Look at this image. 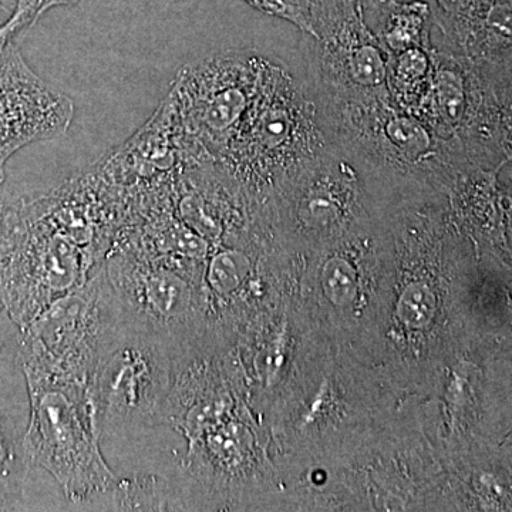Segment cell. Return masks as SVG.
Segmentation results:
<instances>
[{"label": "cell", "mask_w": 512, "mask_h": 512, "mask_svg": "<svg viewBox=\"0 0 512 512\" xmlns=\"http://www.w3.org/2000/svg\"><path fill=\"white\" fill-rule=\"evenodd\" d=\"M23 369L30 394L26 441L32 468L49 473L70 505L90 510L119 476L101 453L89 380Z\"/></svg>", "instance_id": "5b68a950"}, {"label": "cell", "mask_w": 512, "mask_h": 512, "mask_svg": "<svg viewBox=\"0 0 512 512\" xmlns=\"http://www.w3.org/2000/svg\"><path fill=\"white\" fill-rule=\"evenodd\" d=\"M80 0H39L40 13H45L47 10L56 8V6H67L79 3Z\"/></svg>", "instance_id": "ac0fdd59"}, {"label": "cell", "mask_w": 512, "mask_h": 512, "mask_svg": "<svg viewBox=\"0 0 512 512\" xmlns=\"http://www.w3.org/2000/svg\"><path fill=\"white\" fill-rule=\"evenodd\" d=\"M25 194L12 190L6 181L0 183V269L15 247L22 222Z\"/></svg>", "instance_id": "4fadbf2b"}, {"label": "cell", "mask_w": 512, "mask_h": 512, "mask_svg": "<svg viewBox=\"0 0 512 512\" xmlns=\"http://www.w3.org/2000/svg\"><path fill=\"white\" fill-rule=\"evenodd\" d=\"M329 144L363 171L384 201L420 191L451 190L478 170L453 138L397 106L392 96L316 107Z\"/></svg>", "instance_id": "7a4b0ae2"}, {"label": "cell", "mask_w": 512, "mask_h": 512, "mask_svg": "<svg viewBox=\"0 0 512 512\" xmlns=\"http://www.w3.org/2000/svg\"><path fill=\"white\" fill-rule=\"evenodd\" d=\"M174 173V171H173ZM171 177H173V175H171ZM171 192H173V178H171ZM173 200H174V194H171V204H173ZM175 202V200H174Z\"/></svg>", "instance_id": "d6986e66"}, {"label": "cell", "mask_w": 512, "mask_h": 512, "mask_svg": "<svg viewBox=\"0 0 512 512\" xmlns=\"http://www.w3.org/2000/svg\"><path fill=\"white\" fill-rule=\"evenodd\" d=\"M74 103L40 79L15 40L0 49V183L19 150L63 136L74 119Z\"/></svg>", "instance_id": "9c48e42d"}, {"label": "cell", "mask_w": 512, "mask_h": 512, "mask_svg": "<svg viewBox=\"0 0 512 512\" xmlns=\"http://www.w3.org/2000/svg\"><path fill=\"white\" fill-rule=\"evenodd\" d=\"M431 10L429 3H400L392 0L377 16L370 29L375 32L387 55H396L414 47H431Z\"/></svg>", "instance_id": "8fae6325"}, {"label": "cell", "mask_w": 512, "mask_h": 512, "mask_svg": "<svg viewBox=\"0 0 512 512\" xmlns=\"http://www.w3.org/2000/svg\"><path fill=\"white\" fill-rule=\"evenodd\" d=\"M252 8L292 23L305 35H312L311 0H245Z\"/></svg>", "instance_id": "5bb4252c"}, {"label": "cell", "mask_w": 512, "mask_h": 512, "mask_svg": "<svg viewBox=\"0 0 512 512\" xmlns=\"http://www.w3.org/2000/svg\"><path fill=\"white\" fill-rule=\"evenodd\" d=\"M434 46L414 47L389 56V92L394 103L419 116L433 76Z\"/></svg>", "instance_id": "7c38bea8"}, {"label": "cell", "mask_w": 512, "mask_h": 512, "mask_svg": "<svg viewBox=\"0 0 512 512\" xmlns=\"http://www.w3.org/2000/svg\"><path fill=\"white\" fill-rule=\"evenodd\" d=\"M272 60L252 52L205 57L178 70L173 106L185 164H215L258 96Z\"/></svg>", "instance_id": "52a82bcc"}, {"label": "cell", "mask_w": 512, "mask_h": 512, "mask_svg": "<svg viewBox=\"0 0 512 512\" xmlns=\"http://www.w3.org/2000/svg\"><path fill=\"white\" fill-rule=\"evenodd\" d=\"M30 394L20 332L0 346V511L26 507L32 463L28 450Z\"/></svg>", "instance_id": "30bf717a"}, {"label": "cell", "mask_w": 512, "mask_h": 512, "mask_svg": "<svg viewBox=\"0 0 512 512\" xmlns=\"http://www.w3.org/2000/svg\"><path fill=\"white\" fill-rule=\"evenodd\" d=\"M39 0H18L15 12L0 26V49L40 19Z\"/></svg>", "instance_id": "9a60e30c"}, {"label": "cell", "mask_w": 512, "mask_h": 512, "mask_svg": "<svg viewBox=\"0 0 512 512\" xmlns=\"http://www.w3.org/2000/svg\"><path fill=\"white\" fill-rule=\"evenodd\" d=\"M359 2L360 5H362L367 23H369V26H372L377 16L380 15V12H382L392 0H359Z\"/></svg>", "instance_id": "e0dca14e"}, {"label": "cell", "mask_w": 512, "mask_h": 512, "mask_svg": "<svg viewBox=\"0 0 512 512\" xmlns=\"http://www.w3.org/2000/svg\"><path fill=\"white\" fill-rule=\"evenodd\" d=\"M20 329L15 322H13L12 318L8 311H6L5 305H3L2 299H0V346L13 338V336L18 335Z\"/></svg>", "instance_id": "2e32d148"}, {"label": "cell", "mask_w": 512, "mask_h": 512, "mask_svg": "<svg viewBox=\"0 0 512 512\" xmlns=\"http://www.w3.org/2000/svg\"><path fill=\"white\" fill-rule=\"evenodd\" d=\"M419 117L460 143L478 170L511 164V62L434 47L433 76Z\"/></svg>", "instance_id": "8992f818"}, {"label": "cell", "mask_w": 512, "mask_h": 512, "mask_svg": "<svg viewBox=\"0 0 512 512\" xmlns=\"http://www.w3.org/2000/svg\"><path fill=\"white\" fill-rule=\"evenodd\" d=\"M173 379V340L119 305L89 380L97 439L114 473L123 468V476H133L153 468Z\"/></svg>", "instance_id": "6da1fadb"}, {"label": "cell", "mask_w": 512, "mask_h": 512, "mask_svg": "<svg viewBox=\"0 0 512 512\" xmlns=\"http://www.w3.org/2000/svg\"><path fill=\"white\" fill-rule=\"evenodd\" d=\"M311 10L301 50L316 107L390 96L389 55L359 0H311Z\"/></svg>", "instance_id": "ba28073f"}, {"label": "cell", "mask_w": 512, "mask_h": 512, "mask_svg": "<svg viewBox=\"0 0 512 512\" xmlns=\"http://www.w3.org/2000/svg\"><path fill=\"white\" fill-rule=\"evenodd\" d=\"M328 146L305 84L272 62L254 104L214 165L259 205L286 175Z\"/></svg>", "instance_id": "3957f363"}, {"label": "cell", "mask_w": 512, "mask_h": 512, "mask_svg": "<svg viewBox=\"0 0 512 512\" xmlns=\"http://www.w3.org/2000/svg\"><path fill=\"white\" fill-rule=\"evenodd\" d=\"M387 202L345 153L329 144L286 175L256 215L285 244L316 251L382 214Z\"/></svg>", "instance_id": "277c9868"}]
</instances>
